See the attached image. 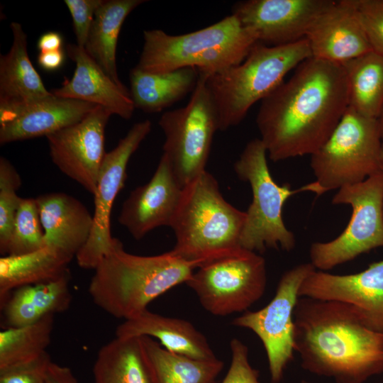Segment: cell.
Returning a JSON list of instances; mask_svg holds the SVG:
<instances>
[{
  "mask_svg": "<svg viewBox=\"0 0 383 383\" xmlns=\"http://www.w3.org/2000/svg\"><path fill=\"white\" fill-rule=\"evenodd\" d=\"M152 129V122L135 123L115 148L106 152L99 173L90 236L76 255L79 266L95 269L113 248L116 238L111 233V213L115 199L123 189L131 157Z\"/></svg>",
  "mask_w": 383,
  "mask_h": 383,
  "instance_id": "4fadbf2b",
  "label": "cell"
},
{
  "mask_svg": "<svg viewBox=\"0 0 383 383\" xmlns=\"http://www.w3.org/2000/svg\"><path fill=\"white\" fill-rule=\"evenodd\" d=\"M230 348L231 365L221 383H260L259 372L250 363L248 346L239 339L233 338Z\"/></svg>",
  "mask_w": 383,
  "mask_h": 383,
  "instance_id": "e575fe53",
  "label": "cell"
},
{
  "mask_svg": "<svg viewBox=\"0 0 383 383\" xmlns=\"http://www.w3.org/2000/svg\"><path fill=\"white\" fill-rule=\"evenodd\" d=\"M333 0H247L236 2L233 15L252 30L258 43L278 46L306 38L317 19Z\"/></svg>",
  "mask_w": 383,
  "mask_h": 383,
  "instance_id": "9a60e30c",
  "label": "cell"
},
{
  "mask_svg": "<svg viewBox=\"0 0 383 383\" xmlns=\"http://www.w3.org/2000/svg\"><path fill=\"white\" fill-rule=\"evenodd\" d=\"M306 38L313 57L339 64L372 50L357 0L334 1L314 21Z\"/></svg>",
  "mask_w": 383,
  "mask_h": 383,
  "instance_id": "ac0fdd59",
  "label": "cell"
},
{
  "mask_svg": "<svg viewBox=\"0 0 383 383\" xmlns=\"http://www.w3.org/2000/svg\"><path fill=\"white\" fill-rule=\"evenodd\" d=\"M70 58L74 62L72 77L51 92L58 96L71 98L94 104L124 119H130L135 109L130 91L117 84L77 44L66 48Z\"/></svg>",
  "mask_w": 383,
  "mask_h": 383,
  "instance_id": "ffe728a7",
  "label": "cell"
},
{
  "mask_svg": "<svg viewBox=\"0 0 383 383\" xmlns=\"http://www.w3.org/2000/svg\"><path fill=\"white\" fill-rule=\"evenodd\" d=\"M145 1L104 0L95 13L84 50L105 73L119 84H123L116 65L119 33L130 13Z\"/></svg>",
  "mask_w": 383,
  "mask_h": 383,
  "instance_id": "4316f807",
  "label": "cell"
},
{
  "mask_svg": "<svg viewBox=\"0 0 383 383\" xmlns=\"http://www.w3.org/2000/svg\"><path fill=\"white\" fill-rule=\"evenodd\" d=\"M54 315L21 327L0 332V369L26 363L43 355L50 345Z\"/></svg>",
  "mask_w": 383,
  "mask_h": 383,
  "instance_id": "f546056e",
  "label": "cell"
},
{
  "mask_svg": "<svg viewBox=\"0 0 383 383\" xmlns=\"http://www.w3.org/2000/svg\"><path fill=\"white\" fill-rule=\"evenodd\" d=\"M341 65L347 78L348 107L377 119L383 109V55L371 50Z\"/></svg>",
  "mask_w": 383,
  "mask_h": 383,
  "instance_id": "83f0119b",
  "label": "cell"
},
{
  "mask_svg": "<svg viewBox=\"0 0 383 383\" xmlns=\"http://www.w3.org/2000/svg\"><path fill=\"white\" fill-rule=\"evenodd\" d=\"M148 336L158 340L167 350L194 359L211 360L216 355L206 337L190 322L145 310L125 320L116 329V337Z\"/></svg>",
  "mask_w": 383,
  "mask_h": 383,
  "instance_id": "7402d4cb",
  "label": "cell"
},
{
  "mask_svg": "<svg viewBox=\"0 0 383 383\" xmlns=\"http://www.w3.org/2000/svg\"><path fill=\"white\" fill-rule=\"evenodd\" d=\"M104 0H65L71 15L77 45H86L95 13Z\"/></svg>",
  "mask_w": 383,
  "mask_h": 383,
  "instance_id": "d590c367",
  "label": "cell"
},
{
  "mask_svg": "<svg viewBox=\"0 0 383 383\" xmlns=\"http://www.w3.org/2000/svg\"><path fill=\"white\" fill-rule=\"evenodd\" d=\"M141 338L158 383H213L223 370L217 357L192 358L167 350L150 337Z\"/></svg>",
  "mask_w": 383,
  "mask_h": 383,
  "instance_id": "f1b7e54d",
  "label": "cell"
},
{
  "mask_svg": "<svg viewBox=\"0 0 383 383\" xmlns=\"http://www.w3.org/2000/svg\"><path fill=\"white\" fill-rule=\"evenodd\" d=\"M201 261L186 260L172 250L151 256L129 253L116 242L96 267L89 286L94 301L116 318L131 319L168 290L189 279Z\"/></svg>",
  "mask_w": 383,
  "mask_h": 383,
  "instance_id": "3957f363",
  "label": "cell"
},
{
  "mask_svg": "<svg viewBox=\"0 0 383 383\" xmlns=\"http://www.w3.org/2000/svg\"><path fill=\"white\" fill-rule=\"evenodd\" d=\"M332 204L350 205L352 215L346 228L335 239L311 244L310 262L321 271L383 247V171L340 188Z\"/></svg>",
  "mask_w": 383,
  "mask_h": 383,
  "instance_id": "8fae6325",
  "label": "cell"
},
{
  "mask_svg": "<svg viewBox=\"0 0 383 383\" xmlns=\"http://www.w3.org/2000/svg\"><path fill=\"white\" fill-rule=\"evenodd\" d=\"M299 297L351 304L383 326V260L351 274L313 270L304 280Z\"/></svg>",
  "mask_w": 383,
  "mask_h": 383,
  "instance_id": "d6986e66",
  "label": "cell"
},
{
  "mask_svg": "<svg viewBox=\"0 0 383 383\" xmlns=\"http://www.w3.org/2000/svg\"><path fill=\"white\" fill-rule=\"evenodd\" d=\"M311 57L306 38L278 46L257 43L239 65L206 76L217 110L219 131L240 123L252 105L267 96L291 70Z\"/></svg>",
  "mask_w": 383,
  "mask_h": 383,
  "instance_id": "8992f818",
  "label": "cell"
},
{
  "mask_svg": "<svg viewBox=\"0 0 383 383\" xmlns=\"http://www.w3.org/2000/svg\"><path fill=\"white\" fill-rule=\"evenodd\" d=\"M316 268L311 262L299 264L282 275L275 294L262 309L247 311L232 325L251 330L265 348L272 383H279L294 357V312L299 289Z\"/></svg>",
  "mask_w": 383,
  "mask_h": 383,
  "instance_id": "7c38bea8",
  "label": "cell"
},
{
  "mask_svg": "<svg viewBox=\"0 0 383 383\" xmlns=\"http://www.w3.org/2000/svg\"><path fill=\"white\" fill-rule=\"evenodd\" d=\"M182 189L162 155L150 181L133 189L123 203L118 222L136 240L156 228L170 226Z\"/></svg>",
  "mask_w": 383,
  "mask_h": 383,
  "instance_id": "e0dca14e",
  "label": "cell"
},
{
  "mask_svg": "<svg viewBox=\"0 0 383 383\" xmlns=\"http://www.w3.org/2000/svg\"><path fill=\"white\" fill-rule=\"evenodd\" d=\"M357 8L372 50L383 55V0H357Z\"/></svg>",
  "mask_w": 383,
  "mask_h": 383,
  "instance_id": "836d02e7",
  "label": "cell"
},
{
  "mask_svg": "<svg viewBox=\"0 0 383 383\" xmlns=\"http://www.w3.org/2000/svg\"><path fill=\"white\" fill-rule=\"evenodd\" d=\"M21 179L14 166L0 157V252L3 253L10 238L16 215L22 197L17 194Z\"/></svg>",
  "mask_w": 383,
  "mask_h": 383,
  "instance_id": "d6a6232c",
  "label": "cell"
},
{
  "mask_svg": "<svg viewBox=\"0 0 383 383\" xmlns=\"http://www.w3.org/2000/svg\"><path fill=\"white\" fill-rule=\"evenodd\" d=\"M267 150L260 138L250 140L234 163L238 178L250 184L252 200L245 211L240 246L259 253L267 249L292 250L294 234L285 226L282 211L287 199L301 192H312L311 183L292 189L289 184H278L267 165Z\"/></svg>",
  "mask_w": 383,
  "mask_h": 383,
  "instance_id": "52a82bcc",
  "label": "cell"
},
{
  "mask_svg": "<svg viewBox=\"0 0 383 383\" xmlns=\"http://www.w3.org/2000/svg\"><path fill=\"white\" fill-rule=\"evenodd\" d=\"M45 375L46 383H78L70 368L52 360L47 366Z\"/></svg>",
  "mask_w": 383,
  "mask_h": 383,
  "instance_id": "74e56055",
  "label": "cell"
},
{
  "mask_svg": "<svg viewBox=\"0 0 383 383\" xmlns=\"http://www.w3.org/2000/svg\"><path fill=\"white\" fill-rule=\"evenodd\" d=\"M301 383H313V382H309V381H306V380H303V381L301 382Z\"/></svg>",
  "mask_w": 383,
  "mask_h": 383,
  "instance_id": "7bdbcfd3",
  "label": "cell"
},
{
  "mask_svg": "<svg viewBox=\"0 0 383 383\" xmlns=\"http://www.w3.org/2000/svg\"><path fill=\"white\" fill-rule=\"evenodd\" d=\"M381 163H382V168L383 171V143L382 145V152H381Z\"/></svg>",
  "mask_w": 383,
  "mask_h": 383,
  "instance_id": "b9f144b4",
  "label": "cell"
},
{
  "mask_svg": "<svg viewBox=\"0 0 383 383\" xmlns=\"http://www.w3.org/2000/svg\"><path fill=\"white\" fill-rule=\"evenodd\" d=\"M93 376L94 383H158L141 337H116L102 346Z\"/></svg>",
  "mask_w": 383,
  "mask_h": 383,
  "instance_id": "cb8c5ba5",
  "label": "cell"
},
{
  "mask_svg": "<svg viewBox=\"0 0 383 383\" xmlns=\"http://www.w3.org/2000/svg\"><path fill=\"white\" fill-rule=\"evenodd\" d=\"M18 288L40 318L65 311L72 301L68 272L49 282Z\"/></svg>",
  "mask_w": 383,
  "mask_h": 383,
  "instance_id": "1f68e13d",
  "label": "cell"
},
{
  "mask_svg": "<svg viewBox=\"0 0 383 383\" xmlns=\"http://www.w3.org/2000/svg\"><path fill=\"white\" fill-rule=\"evenodd\" d=\"M62 37L60 33L50 31L43 34L38 40L37 47L40 52L62 50Z\"/></svg>",
  "mask_w": 383,
  "mask_h": 383,
  "instance_id": "ab89813d",
  "label": "cell"
},
{
  "mask_svg": "<svg viewBox=\"0 0 383 383\" xmlns=\"http://www.w3.org/2000/svg\"><path fill=\"white\" fill-rule=\"evenodd\" d=\"M158 124L165 138L162 155L184 188L206 170L214 134L219 131L217 110L205 75L199 74L187 105L163 113Z\"/></svg>",
  "mask_w": 383,
  "mask_h": 383,
  "instance_id": "30bf717a",
  "label": "cell"
},
{
  "mask_svg": "<svg viewBox=\"0 0 383 383\" xmlns=\"http://www.w3.org/2000/svg\"><path fill=\"white\" fill-rule=\"evenodd\" d=\"M129 78L135 107L146 113H157L192 93L199 72L195 67H184L165 73H151L135 67Z\"/></svg>",
  "mask_w": 383,
  "mask_h": 383,
  "instance_id": "d4e9b609",
  "label": "cell"
},
{
  "mask_svg": "<svg viewBox=\"0 0 383 383\" xmlns=\"http://www.w3.org/2000/svg\"><path fill=\"white\" fill-rule=\"evenodd\" d=\"M97 105L52 93L21 104H0V144L54 133L74 124Z\"/></svg>",
  "mask_w": 383,
  "mask_h": 383,
  "instance_id": "2e32d148",
  "label": "cell"
},
{
  "mask_svg": "<svg viewBox=\"0 0 383 383\" xmlns=\"http://www.w3.org/2000/svg\"><path fill=\"white\" fill-rule=\"evenodd\" d=\"M44 231V243L73 259L87 242L93 215L77 199L63 192L35 198Z\"/></svg>",
  "mask_w": 383,
  "mask_h": 383,
  "instance_id": "44dd1931",
  "label": "cell"
},
{
  "mask_svg": "<svg viewBox=\"0 0 383 383\" xmlns=\"http://www.w3.org/2000/svg\"><path fill=\"white\" fill-rule=\"evenodd\" d=\"M10 28L11 47L0 55V104H21L50 95L29 58L22 26L12 22Z\"/></svg>",
  "mask_w": 383,
  "mask_h": 383,
  "instance_id": "603a6c76",
  "label": "cell"
},
{
  "mask_svg": "<svg viewBox=\"0 0 383 383\" xmlns=\"http://www.w3.org/2000/svg\"><path fill=\"white\" fill-rule=\"evenodd\" d=\"M377 119L348 107L324 144L311 156L318 196L363 182L382 171Z\"/></svg>",
  "mask_w": 383,
  "mask_h": 383,
  "instance_id": "ba28073f",
  "label": "cell"
},
{
  "mask_svg": "<svg viewBox=\"0 0 383 383\" xmlns=\"http://www.w3.org/2000/svg\"><path fill=\"white\" fill-rule=\"evenodd\" d=\"M380 136L383 142V109L377 118Z\"/></svg>",
  "mask_w": 383,
  "mask_h": 383,
  "instance_id": "60d3db41",
  "label": "cell"
},
{
  "mask_svg": "<svg viewBox=\"0 0 383 383\" xmlns=\"http://www.w3.org/2000/svg\"><path fill=\"white\" fill-rule=\"evenodd\" d=\"M65 60L62 50L50 52H40L38 56L39 65L45 70L54 71L60 68Z\"/></svg>",
  "mask_w": 383,
  "mask_h": 383,
  "instance_id": "f35d334b",
  "label": "cell"
},
{
  "mask_svg": "<svg viewBox=\"0 0 383 383\" xmlns=\"http://www.w3.org/2000/svg\"><path fill=\"white\" fill-rule=\"evenodd\" d=\"M72 258L54 248L0 258V301L2 306L14 289L55 279L68 272Z\"/></svg>",
  "mask_w": 383,
  "mask_h": 383,
  "instance_id": "484cf974",
  "label": "cell"
},
{
  "mask_svg": "<svg viewBox=\"0 0 383 383\" xmlns=\"http://www.w3.org/2000/svg\"><path fill=\"white\" fill-rule=\"evenodd\" d=\"M44 245V231L36 199L22 198L10 238L1 255L26 254Z\"/></svg>",
  "mask_w": 383,
  "mask_h": 383,
  "instance_id": "4dcf8cb0",
  "label": "cell"
},
{
  "mask_svg": "<svg viewBox=\"0 0 383 383\" xmlns=\"http://www.w3.org/2000/svg\"><path fill=\"white\" fill-rule=\"evenodd\" d=\"M111 115L97 106L80 121L46 137L52 162L93 195L106 154L105 129Z\"/></svg>",
  "mask_w": 383,
  "mask_h": 383,
  "instance_id": "5bb4252c",
  "label": "cell"
},
{
  "mask_svg": "<svg viewBox=\"0 0 383 383\" xmlns=\"http://www.w3.org/2000/svg\"><path fill=\"white\" fill-rule=\"evenodd\" d=\"M294 348L305 370L335 383H364L383 373V326L341 301L299 297Z\"/></svg>",
  "mask_w": 383,
  "mask_h": 383,
  "instance_id": "7a4b0ae2",
  "label": "cell"
},
{
  "mask_svg": "<svg viewBox=\"0 0 383 383\" xmlns=\"http://www.w3.org/2000/svg\"><path fill=\"white\" fill-rule=\"evenodd\" d=\"M246 213L223 196L216 178L205 170L182 189L170 227L171 250L189 261H203L240 246Z\"/></svg>",
  "mask_w": 383,
  "mask_h": 383,
  "instance_id": "5b68a950",
  "label": "cell"
},
{
  "mask_svg": "<svg viewBox=\"0 0 383 383\" xmlns=\"http://www.w3.org/2000/svg\"><path fill=\"white\" fill-rule=\"evenodd\" d=\"M186 284L212 315L247 311L265 292V260L257 252L237 248L204 260Z\"/></svg>",
  "mask_w": 383,
  "mask_h": 383,
  "instance_id": "9c48e42d",
  "label": "cell"
},
{
  "mask_svg": "<svg viewBox=\"0 0 383 383\" xmlns=\"http://www.w3.org/2000/svg\"><path fill=\"white\" fill-rule=\"evenodd\" d=\"M348 108V82L341 64L306 59L261 101L256 124L270 159L311 155L328 139Z\"/></svg>",
  "mask_w": 383,
  "mask_h": 383,
  "instance_id": "6da1fadb",
  "label": "cell"
},
{
  "mask_svg": "<svg viewBox=\"0 0 383 383\" xmlns=\"http://www.w3.org/2000/svg\"><path fill=\"white\" fill-rule=\"evenodd\" d=\"M50 361L46 353L34 360L0 369V383H46L45 374Z\"/></svg>",
  "mask_w": 383,
  "mask_h": 383,
  "instance_id": "8d00e7d4",
  "label": "cell"
},
{
  "mask_svg": "<svg viewBox=\"0 0 383 383\" xmlns=\"http://www.w3.org/2000/svg\"><path fill=\"white\" fill-rule=\"evenodd\" d=\"M257 43L255 33L232 14L182 35H170L160 29L145 30L135 67L151 73L195 67L199 74L209 77L241 63Z\"/></svg>",
  "mask_w": 383,
  "mask_h": 383,
  "instance_id": "277c9868",
  "label": "cell"
}]
</instances>
